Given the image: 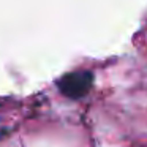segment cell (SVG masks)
<instances>
[{
  "label": "cell",
  "instance_id": "6da1fadb",
  "mask_svg": "<svg viewBox=\"0 0 147 147\" xmlns=\"http://www.w3.org/2000/svg\"><path fill=\"white\" fill-rule=\"evenodd\" d=\"M55 86L63 96L79 100L90 92L93 86V73L90 70H76L63 74L55 81Z\"/></svg>",
  "mask_w": 147,
  "mask_h": 147
}]
</instances>
